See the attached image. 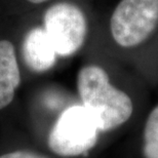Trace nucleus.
<instances>
[{
	"label": "nucleus",
	"instance_id": "obj_1",
	"mask_svg": "<svg viewBox=\"0 0 158 158\" xmlns=\"http://www.w3.org/2000/svg\"><path fill=\"white\" fill-rule=\"evenodd\" d=\"M77 88L82 106L93 115L101 131L114 129L131 118L134 111L131 98L113 86L103 68L94 65L82 68Z\"/></svg>",
	"mask_w": 158,
	"mask_h": 158
},
{
	"label": "nucleus",
	"instance_id": "obj_2",
	"mask_svg": "<svg viewBox=\"0 0 158 158\" xmlns=\"http://www.w3.org/2000/svg\"><path fill=\"white\" fill-rule=\"evenodd\" d=\"M99 127L83 106H72L60 115L48 135V147L56 155L74 157L96 146Z\"/></svg>",
	"mask_w": 158,
	"mask_h": 158
},
{
	"label": "nucleus",
	"instance_id": "obj_3",
	"mask_svg": "<svg viewBox=\"0 0 158 158\" xmlns=\"http://www.w3.org/2000/svg\"><path fill=\"white\" fill-rule=\"evenodd\" d=\"M158 26V0H121L110 20L113 39L122 47L143 43Z\"/></svg>",
	"mask_w": 158,
	"mask_h": 158
},
{
	"label": "nucleus",
	"instance_id": "obj_4",
	"mask_svg": "<svg viewBox=\"0 0 158 158\" xmlns=\"http://www.w3.org/2000/svg\"><path fill=\"white\" fill-rule=\"evenodd\" d=\"M44 29L56 55L69 56L83 45L87 32L86 19L76 5L67 2L56 3L44 15Z\"/></svg>",
	"mask_w": 158,
	"mask_h": 158
},
{
	"label": "nucleus",
	"instance_id": "obj_5",
	"mask_svg": "<svg viewBox=\"0 0 158 158\" xmlns=\"http://www.w3.org/2000/svg\"><path fill=\"white\" fill-rule=\"evenodd\" d=\"M24 60L35 72H44L56 64V52L44 28H34L25 37Z\"/></svg>",
	"mask_w": 158,
	"mask_h": 158
},
{
	"label": "nucleus",
	"instance_id": "obj_6",
	"mask_svg": "<svg viewBox=\"0 0 158 158\" xmlns=\"http://www.w3.org/2000/svg\"><path fill=\"white\" fill-rule=\"evenodd\" d=\"M21 82L15 47L7 40L0 41V110L14 100Z\"/></svg>",
	"mask_w": 158,
	"mask_h": 158
},
{
	"label": "nucleus",
	"instance_id": "obj_7",
	"mask_svg": "<svg viewBox=\"0 0 158 158\" xmlns=\"http://www.w3.org/2000/svg\"><path fill=\"white\" fill-rule=\"evenodd\" d=\"M143 154L145 158H158V105L145 123Z\"/></svg>",
	"mask_w": 158,
	"mask_h": 158
},
{
	"label": "nucleus",
	"instance_id": "obj_8",
	"mask_svg": "<svg viewBox=\"0 0 158 158\" xmlns=\"http://www.w3.org/2000/svg\"><path fill=\"white\" fill-rule=\"evenodd\" d=\"M0 158H47V157L34 152H29V151H15V152L4 154V155L0 156Z\"/></svg>",
	"mask_w": 158,
	"mask_h": 158
},
{
	"label": "nucleus",
	"instance_id": "obj_9",
	"mask_svg": "<svg viewBox=\"0 0 158 158\" xmlns=\"http://www.w3.org/2000/svg\"><path fill=\"white\" fill-rule=\"evenodd\" d=\"M29 2H32V3H41V2H45L47 0H28Z\"/></svg>",
	"mask_w": 158,
	"mask_h": 158
}]
</instances>
